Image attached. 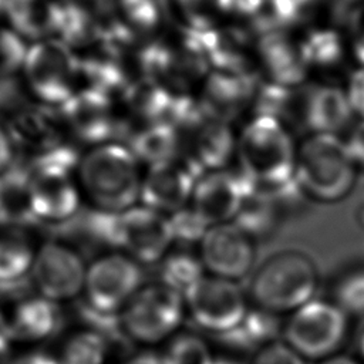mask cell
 Returning a JSON list of instances; mask_svg holds the SVG:
<instances>
[{"mask_svg":"<svg viewBox=\"0 0 364 364\" xmlns=\"http://www.w3.org/2000/svg\"><path fill=\"white\" fill-rule=\"evenodd\" d=\"M239 171L259 189H274L294 179L297 145L277 118L256 115L237 138Z\"/></svg>","mask_w":364,"mask_h":364,"instance_id":"6da1fadb","label":"cell"},{"mask_svg":"<svg viewBox=\"0 0 364 364\" xmlns=\"http://www.w3.org/2000/svg\"><path fill=\"white\" fill-rule=\"evenodd\" d=\"M318 272L313 259L297 249H283L267 256L249 283L252 304L274 314H290L313 300Z\"/></svg>","mask_w":364,"mask_h":364,"instance_id":"7a4b0ae2","label":"cell"},{"mask_svg":"<svg viewBox=\"0 0 364 364\" xmlns=\"http://www.w3.org/2000/svg\"><path fill=\"white\" fill-rule=\"evenodd\" d=\"M355 175L357 165L340 135L309 134L297 146L294 178L314 200H341L353 189Z\"/></svg>","mask_w":364,"mask_h":364,"instance_id":"3957f363","label":"cell"},{"mask_svg":"<svg viewBox=\"0 0 364 364\" xmlns=\"http://www.w3.org/2000/svg\"><path fill=\"white\" fill-rule=\"evenodd\" d=\"M80 176L97 209L124 212L141 196L138 159L129 148L118 144L91 149L81 159Z\"/></svg>","mask_w":364,"mask_h":364,"instance_id":"277c9868","label":"cell"},{"mask_svg":"<svg viewBox=\"0 0 364 364\" xmlns=\"http://www.w3.org/2000/svg\"><path fill=\"white\" fill-rule=\"evenodd\" d=\"M347 331L348 317L331 300L313 299L283 321L282 341L316 364L338 354Z\"/></svg>","mask_w":364,"mask_h":364,"instance_id":"5b68a950","label":"cell"},{"mask_svg":"<svg viewBox=\"0 0 364 364\" xmlns=\"http://www.w3.org/2000/svg\"><path fill=\"white\" fill-rule=\"evenodd\" d=\"M24 74L31 91L46 104L63 105L80 91V58L61 40L37 41L27 51Z\"/></svg>","mask_w":364,"mask_h":364,"instance_id":"8992f818","label":"cell"},{"mask_svg":"<svg viewBox=\"0 0 364 364\" xmlns=\"http://www.w3.org/2000/svg\"><path fill=\"white\" fill-rule=\"evenodd\" d=\"M185 299L155 283L142 287L122 309L124 328L134 343L154 344L172 334L182 323Z\"/></svg>","mask_w":364,"mask_h":364,"instance_id":"52a82bcc","label":"cell"},{"mask_svg":"<svg viewBox=\"0 0 364 364\" xmlns=\"http://www.w3.org/2000/svg\"><path fill=\"white\" fill-rule=\"evenodd\" d=\"M145 272L139 262L121 253L97 257L87 267L84 301L102 313H119L142 289Z\"/></svg>","mask_w":364,"mask_h":364,"instance_id":"ba28073f","label":"cell"},{"mask_svg":"<svg viewBox=\"0 0 364 364\" xmlns=\"http://www.w3.org/2000/svg\"><path fill=\"white\" fill-rule=\"evenodd\" d=\"M183 299L192 321L212 336L235 328L249 310L237 282L216 276H203Z\"/></svg>","mask_w":364,"mask_h":364,"instance_id":"9c48e42d","label":"cell"},{"mask_svg":"<svg viewBox=\"0 0 364 364\" xmlns=\"http://www.w3.org/2000/svg\"><path fill=\"white\" fill-rule=\"evenodd\" d=\"M30 274L40 294L58 303L84 291L87 267L78 250L51 239L36 253Z\"/></svg>","mask_w":364,"mask_h":364,"instance_id":"30bf717a","label":"cell"},{"mask_svg":"<svg viewBox=\"0 0 364 364\" xmlns=\"http://www.w3.org/2000/svg\"><path fill=\"white\" fill-rule=\"evenodd\" d=\"M68 129L81 141L98 144L112 138L131 136L129 125L114 109V98L82 88L60 107Z\"/></svg>","mask_w":364,"mask_h":364,"instance_id":"8fae6325","label":"cell"},{"mask_svg":"<svg viewBox=\"0 0 364 364\" xmlns=\"http://www.w3.org/2000/svg\"><path fill=\"white\" fill-rule=\"evenodd\" d=\"M203 168L186 154L149 168L141 185V199L154 210L178 212L193 195Z\"/></svg>","mask_w":364,"mask_h":364,"instance_id":"7c38bea8","label":"cell"},{"mask_svg":"<svg viewBox=\"0 0 364 364\" xmlns=\"http://www.w3.org/2000/svg\"><path fill=\"white\" fill-rule=\"evenodd\" d=\"M119 249L141 264H158L173 242L169 218L146 206L119 212Z\"/></svg>","mask_w":364,"mask_h":364,"instance_id":"4fadbf2b","label":"cell"},{"mask_svg":"<svg viewBox=\"0 0 364 364\" xmlns=\"http://www.w3.org/2000/svg\"><path fill=\"white\" fill-rule=\"evenodd\" d=\"M253 242L233 222L210 226L200 242V260L212 276L237 282L253 272Z\"/></svg>","mask_w":364,"mask_h":364,"instance_id":"5bb4252c","label":"cell"},{"mask_svg":"<svg viewBox=\"0 0 364 364\" xmlns=\"http://www.w3.org/2000/svg\"><path fill=\"white\" fill-rule=\"evenodd\" d=\"M255 183L237 171H210L199 179L193 191V209L209 225L233 222L246 195Z\"/></svg>","mask_w":364,"mask_h":364,"instance_id":"9a60e30c","label":"cell"},{"mask_svg":"<svg viewBox=\"0 0 364 364\" xmlns=\"http://www.w3.org/2000/svg\"><path fill=\"white\" fill-rule=\"evenodd\" d=\"M299 118L310 134L338 135L354 115L344 88L316 84L306 88L297 98Z\"/></svg>","mask_w":364,"mask_h":364,"instance_id":"2e32d148","label":"cell"},{"mask_svg":"<svg viewBox=\"0 0 364 364\" xmlns=\"http://www.w3.org/2000/svg\"><path fill=\"white\" fill-rule=\"evenodd\" d=\"M185 139L186 155L195 159L203 169L219 171L233 155L237 141L228 122L200 112L179 131Z\"/></svg>","mask_w":364,"mask_h":364,"instance_id":"e0dca14e","label":"cell"},{"mask_svg":"<svg viewBox=\"0 0 364 364\" xmlns=\"http://www.w3.org/2000/svg\"><path fill=\"white\" fill-rule=\"evenodd\" d=\"M63 125L60 111L24 104L9 118L7 131L14 144L37 155L63 145Z\"/></svg>","mask_w":364,"mask_h":364,"instance_id":"ac0fdd59","label":"cell"},{"mask_svg":"<svg viewBox=\"0 0 364 364\" xmlns=\"http://www.w3.org/2000/svg\"><path fill=\"white\" fill-rule=\"evenodd\" d=\"M64 313L57 301L44 296H28L4 316L11 340L41 341L55 336L64 326Z\"/></svg>","mask_w":364,"mask_h":364,"instance_id":"d6986e66","label":"cell"},{"mask_svg":"<svg viewBox=\"0 0 364 364\" xmlns=\"http://www.w3.org/2000/svg\"><path fill=\"white\" fill-rule=\"evenodd\" d=\"M253 78L247 73H212L205 82L199 101L203 112L215 119L228 122L255 98Z\"/></svg>","mask_w":364,"mask_h":364,"instance_id":"ffe728a7","label":"cell"},{"mask_svg":"<svg viewBox=\"0 0 364 364\" xmlns=\"http://www.w3.org/2000/svg\"><path fill=\"white\" fill-rule=\"evenodd\" d=\"M257 55L269 81L282 87L290 88L301 82L309 70L300 41L284 33H264L257 44Z\"/></svg>","mask_w":364,"mask_h":364,"instance_id":"44dd1931","label":"cell"},{"mask_svg":"<svg viewBox=\"0 0 364 364\" xmlns=\"http://www.w3.org/2000/svg\"><path fill=\"white\" fill-rule=\"evenodd\" d=\"M283 321L279 314L252 304L243 320L235 328L213 336V338L229 351L247 355L250 360L262 348L282 340Z\"/></svg>","mask_w":364,"mask_h":364,"instance_id":"7402d4cb","label":"cell"},{"mask_svg":"<svg viewBox=\"0 0 364 364\" xmlns=\"http://www.w3.org/2000/svg\"><path fill=\"white\" fill-rule=\"evenodd\" d=\"M4 14L21 37L43 41L58 34L61 1L57 0H6Z\"/></svg>","mask_w":364,"mask_h":364,"instance_id":"603a6c76","label":"cell"},{"mask_svg":"<svg viewBox=\"0 0 364 364\" xmlns=\"http://www.w3.org/2000/svg\"><path fill=\"white\" fill-rule=\"evenodd\" d=\"M128 139L129 149L136 159L148 162L151 166L171 161L182 154V136L179 131L169 124H146L132 132Z\"/></svg>","mask_w":364,"mask_h":364,"instance_id":"cb8c5ba5","label":"cell"},{"mask_svg":"<svg viewBox=\"0 0 364 364\" xmlns=\"http://www.w3.org/2000/svg\"><path fill=\"white\" fill-rule=\"evenodd\" d=\"M282 212L280 203L269 191L256 188L245 196L233 223L256 240L266 237L274 230L282 218Z\"/></svg>","mask_w":364,"mask_h":364,"instance_id":"d4e9b609","label":"cell"},{"mask_svg":"<svg viewBox=\"0 0 364 364\" xmlns=\"http://www.w3.org/2000/svg\"><path fill=\"white\" fill-rule=\"evenodd\" d=\"M34 257L24 229L0 228V284L30 276Z\"/></svg>","mask_w":364,"mask_h":364,"instance_id":"484cf974","label":"cell"},{"mask_svg":"<svg viewBox=\"0 0 364 364\" xmlns=\"http://www.w3.org/2000/svg\"><path fill=\"white\" fill-rule=\"evenodd\" d=\"M203 263L188 250H176L158 263V283L185 296L203 277Z\"/></svg>","mask_w":364,"mask_h":364,"instance_id":"4316f807","label":"cell"},{"mask_svg":"<svg viewBox=\"0 0 364 364\" xmlns=\"http://www.w3.org/2000/svg\"><path fill=\"white\" fill-rule=\"evenodd\" d=\"M307 68H330L343 60L344 40L331 28H314L300 40Z\"/></svg>","mask_w":364,"mask_h":364,"instance_id":"83f0119b","label":"cell"},{"mask_svg":"<svg viewBox=\"0 0 364 364\" xmlns=\"http://www.w3.org/2000/svg\"><path fill=\"white\" fill-rule=\"evenodd\" d=\"M330 300L350 318L364 320V266L338 274L331 286Z\"/></svg>","mask_w":364,"mask_h":364,"instance_id":"f1b7e54d","label":"cell"},{"mask_svg":"<svg viewBox=\"0 0 364 364\" xmlns=\"http://www.w3.org/2000/svg\"><path fill=\"white\" fill-rule=\"evenodd\" d=\"M109 351L107 341L87 328L73 334L57 358L58 364H105Z\"/></svg>","mask_w":364,"mask_h":364,"instance_id":"f546056e","label":"cell"},{"mask_svg":"<svg viewBox=\"0 0 364 364\" xmlns=\"http://www.w3.org/2000/svg\"><path fill=\"white\" fill-rule=\"evenodd\" d=\"M203 338L193 333H181L175 336L161 355L162 364H215Z\"/></svg>","mask_w":364,"mask_h":364,"instance_id":"4dcf8cb0","label":"cell"},{"mask_svg":"<svg viewBox=\"0 0 364 364\" xmlns=\"http://www.w3.org/2000/svg\"><path fill=\"white\" fill-rule=\"evenodd\" d=\"M117 10L124 16L121 23L134 33L155 28L164 16L159 0H118Z\"/></svg>","mask_w":364,"mask_h":364,"instance_id":"1f68e13d","label":"cell"},{"mask_svg":"<svg viewBox=\"0 0 364 364\" xmlns=\"http://www.w3.org/2000/svg\"><path fill=\"white\" fill-rule=\"evenodd\" d=\"M169 222L173 242H178L183 247L192 246L198 242L200 243L210 228L193 208L175 212L169 218Z\"/></svg>","mask_w":364,"mask_h":364,"instance_id":"d6a6232c","label":"cell"},{"mask_svg":"<svg viewBox=\"0 0 364 364\" xmlns=\"http://www.w3.org/2000/svg\"><path fill=\"white\" fill-rule=\"evenodd\" d=\"M27 51L20 34L14 30L0 28V78H10L24 67Z\"/></svg>","mask_w":364,"mask_h":364,"instance_id":"836d02e7","label":"cell"},{"mask_svg":"<svg viewBox=\"0 0 364 364\" xmlns=\"http://www.w3.org/2000/svg\"><path fill=\"white\" fill-rule=\"evenodd\" d=\"M247 364H307L282 340L257 351Z\"/></svg>","mask_w":364,"mask_h":364,"instance_id":"e575fe53","label":"cell"},{"mask_svg":"<svg viewBox=\"0 0 364 364\" xmlns=\"http://www.w3.org/2000/svg\"><path fill=\"white\" fill-rule=\"evenodd\" d=\"M347 26L350 50L360 67H364V0L350 11Z\"/></svg>","mask_w":364,"mask_h":364,"instance_id":"d590c367","label":"cell"},{"mask_svg":"<svg viewBox=\"0 0 364 364\" xmlns=\"http://www.w3.org/2000/svg\"><path fill=\"white\" fill-rule=\"evenodd\" d=\"M344 90L354 115L364 119V67H358L350 74Z\"/></svg>","mask_w":364,"mask_h":364,"instance_id":"8d00e7d4","label":"cell"},{"mask_svg":"<svg viewBox=\"0 0 364 364\" xmlns=\"http://www.w3.org/2000/svg\"><path fill=\"white\" fill-rule=\"evenodd\" d=\"M346 144L357 168L364 169V119H360L353 127Z\"/></svg>","mask_w":364,"mask_h":364,"instance_id":"74e56055","label":"cell"},{"mask_svg":"<svg viewBox=\"0 0 364 364\" xmlns=\"http://www.w3.org/2000/svg\"><path fill=\"white\" fill-rule=\"evenodd\" d=\"M13 139L7 128L0 125V173L4 172L14 161L13 155Z\"/></svg>","mask_w":364,"mask_h":364,"instance_id":"f35d334b","label":"cell"},{"mask_svg":"<svg viewBox=\"0 0 364 364\" xmlns=\"http://www.w3.org/2000/svg\"><path fill=\"white\" fill-rule=\"evenodd\" d=\"M11 363V337L4 323H0V364Z\"/></svg>","mask_w":364,"mask_h":364,"instance_id":"ab89813d","label":"cell"},{"mask_svg":"<svg viewBox=\"0 0 364 364\" xmlns=\"http://www.w3.org/2000/svg\"><path fill=\"white\" fill-rule=\"evenodd\" d=\"M355 358L360 364H364V320H361L355 336Z\"/></svg>","mask_w":364,"mask_h":364,"instance_id":"60d3db41","label":"cell"},{"mask_svg":"<svg viewBox=\"0 0 364 364\" xmlns=\"http://www.w3.org/2000/svg\"><path fill=\"white\" fill-rule=\"evenodd\" d=\"M125 364H162V361H161V355L144 353V354H138V355L129 358Z\"/></svg>","mask_w":364,"mask_h":364,"instance_id":"b9f144b4","label":"cell"},{"mask_svg":"<svg viewBox=\"0 0 364 364\" xmlns=\"http://www.w3.org/2000/svg\"><path fill=\"white\" fill-rule=\"evenodd\" d=\"M316 364H360L355 357L350 355H343V354H336L330 358H326L323 361H318Z\"/></svg>","mask_w":364,"mask_h":364,"instance_id":"7bdbcfd3","label":"cell"},{"mask_svg":"<svg viewBox=\"0 0 364 364\" xmlns=\"http://www.w3.org/2000/svg\"><path fill=\"white\" fill-rule=\"evenodd\" d=\"M357 220H358L360 226L364 229V202L361 203V206H360V209L357 212Z\"/></svg>","mask_w":364,"mask_h":364,"instance_id":"ee69618b","label":"cell"},{"mask_svg":"<svg viewBox=\"0 0 364 364\" xmlns=\"http://www.w3.org/2000/svg\"><path fill=\"white\" fill-rule=\"evenodd\" d=\"M1 303V301H0ZM0 323H4V313L1 311V309H0Z\"/></svg>","mask_w":364,"mask_h":364,"instance_id":"f6af8a7d","label":"cell"}]
</instances>
